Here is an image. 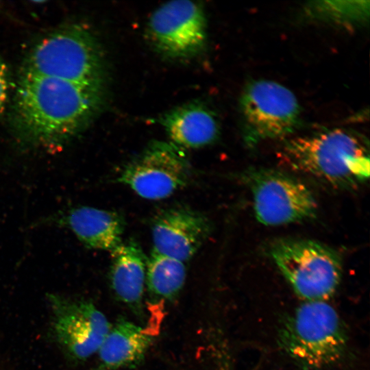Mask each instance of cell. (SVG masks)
I'll list each match as a JSON object with an SVG mask.
<instances>
[{
  "label": "cell",
  "instance_id": "8fae6325",
  "mask_svg": "<svg viewBox=\"0 0 370 370\" xmlns=\"http://www.w3.org/2000/svg\"><path fill=\"white\" fill-rule=\"evenodd\" d=\"M212 230L211 221L199 212L184 206L169 208L152 223L153 249L184 262L198 251Z\"/></svg>",
  "mask_w": 370,
  "mask_h": 370
},
{
  "label": "cell",
  "instance_id": "ac0fdd59",
  "mask_svg": "<svg viewBox=\"0 0 370 370\" xmlns=\"http://www.w3.org/2000/svg\"><path fill=\"white\" fill-rule=\"evenodd\" d=\"M9 77L7 66L0 56V114L4 110L8 96Z\"/></svg>",
  "mask_w": 370,
  "mask_h": 370
},
{
  "label": "cell",
  "instance_id": "7a4b0ae2",
  "mask_svg": "<svg viewBox=\"0 0 370 370\" xmlns=\"http://www.w3.org/2000/svg\"><path fill=\"white\" fill-rule=\"evenodd\" d=\"M278 156L286 167L336 189H353L369 176L367 143L342 129L290 138Z\"/></svg>",
  "mask_w": 370,
  "mask_h": 370
},
{
  "label": "cell",
  "instance_id": "2e32d148",
  "mask_svg": "<svg viewBox=\"0 0 370 370\" xmlns=\"http://www.w3.org/2000/svg\"><path fill=\"white\" fill-rule=\"evenodd\" d=\"M184 262L152 249L147 258L146 282L149 291L162 299H171L186 279Z\"/></svg>",
  "mask_w": 370,
  "mask_h": 370
},
{
  "label": "cell",
  "instance_id": "52a82bcc",
  "mask_svg": "<svg viewBox=\"0 0 370 370\" xmlns=\"http://www.w3.org/2000/svg\"><path fill=\"white\" fill-rule=\"evenodd\" d=\"M50 333L68 362H83L97 353L111 326L89 300L58 293L47 296Z\"/></svg>",
  "mask_w": 370,
  "mask_h": 370
},
{
  "label": "cell",
  "instance_id": "3957f363",
  "mask_svg": "<svg viewBox=\"0 0 370 370\" xmlns=\"http://www.w3.org/2000/svg\"><path fill=\"white\" fill-rule=\"evenodd\" d=\"M279 341L294 362L309 370L336 363L347 346L341 317L327 301H304L282 325Z\"/></svg>",
  "mask_w": 370,
  "mask_h": 370
},
{
  "label": "cell",
  "instance_id": "5bb4252c",
  "mask_svg": "<svg viewBox=\"0 0 370 370\" xmlns=\"http://www.w3.org/2000/svg\"><path fill=\"white\" fill-rule=\"evenodd\" d=\"M171 143L181 148H197L217 139L219 125L211 111L190 103L169 112L161 120Z\"/></svg>",
  "mask_w": 370,
  "mask_h": 370
},
{
  "label": "cell",
  "instance_id": "8992f818",
  "mask_svg": "<svg viewBox=\"0 0 370 370\" xmlns=\"http://www.w3.org/2000/svg\"><path fill=\"white\" fill-rule=\"evenodd\" d=\"M253 199L256 219L264 225H282L314 219L317 204L310 190L280 171L250 169L241 175Z\"/></svg>",
  "mask_w": 370,
  "mask_h": 370
},
{
  "label": "cell",
  "instance_id": "4fadbf2b",
  "mask_svg": "<svg viewBox=\"0 0 370 370\" xmlns=\"http://www.w3.org/2000/svg\"><path fill=\"white\" fill-rule=\"evenodd\" d=\"M111 254L110 280L116 297L125 304L141 303L146 282L147 257L134 240L122 241Z\"/></svg>",
  "mask_w": 370,
  "mask_h": 370
},
{
  "label": "cell",
  "instance_id": "5b68a950",
  "mask_svg": "<svg viewBox=\"0 0 370 370\" xmlns=\"http://www.w3.org/2000/svg\"><path fill=\"white\" fill-rule=\"evenodd\" d=\"M268 253L295 293L304 301H327L336 291L342 260L332 247L316 241L279 238Z\"/></svg>",
  "mask_w": 370,
  "mask_h": 370
},
{
  "label": "cell",
  "instance_id": "6da1fadb",
  "mask_svg": "<svg viewBox=\"0 0 370 370\" xmlns=\"http://www.w3.org/2000/svg\"><path fill=\"white\" fill-rule=\"evenodd\" d=\"M104 88L24 73L14 105L16 132L25 145L63 146L100 109Z\"/></svg>",
  "mask_w": 370,
  "mask_h": 370
},
{
  "label": "cell",
  "instance_id": "e0dca14e",
  "mask_svg": "<svg viewBox=\"0 0 370 370\" xmlns=\"http://www.w3.org/2000/svg\"><path fill=\"white\" fill-rule=\"evenodd\" d=\"M368 2V1H367ZM365 1H320L310 5V12L323 18L338 21H355L367 16L369 3Z\"/></svg>",
  "mask_w": 370,
  "mask_h": 370
},
{
  "label": "cell",
  "instance_id": "ba28073f",
  "mask_svg": "<svg viewBox=\"0 0 370 370\" xmlns=\"http://www.w3.org/2000/svg\"><path fill=\"white\" fill-rule=\"evenodd\" d=\"M240 104L244 140L249 147L289 136L299 125L300 107L296 97L275 82L249 83L244 89Z\"/></svg>",
  "mask_w": 370,
  "mask_h": 370
},
{
  "label": "cell",
  "instance_id": "30bf717a",
  "mask_svg": "<svg viewBox=\"0 0 370 370\" xmlns=\"http://www.w3.org/2000/svg\"><path fill=\"white\" fill-rule=\"evenodd\" d=\"M148 33L153 46L166 57L178 60L195 57L206 43L204 12L190 1H169L153 12Z\"/></svg>",
  "mask_w": 370,
  "mask_h": 370
},
{
  "label": "cell",
  "instance_id": "277c9868",
  "mask_svg": "<svg viewBox=\"0 0 370 370\" xmlns=\"http://www.w3.org/2000/svg\"><path fill=\"white\" fill-rule=\"evenodd\" d=\"M104 88L106 71L101 49L85 28L58 29L32 49L25 72Z\"/></svg>",
  "mask_w": 370,
  "mask_h": 370
},
{
  "label": "cell",
  "instance_id": "7c38bea8",
  "mask_svg": "<svg viewBox=\"0 0 370 370\" xmlns=\"http://www.w3.org/2000/svg\"><path fill=\"white\" fill-rule=\"evenodd\" d=\"M56 223L71 230L90 249L111 252L122 243L125 229L119 213L90 206H78L56 217Z\"/></svg>",
  "mask_w": 370,
  "mask_h": 370
},
{
  "label": "cell",
  "instance_id": "9c48e42d",
  "mask_svg": "<svg viewBox=\"0 0 370 370\" xmlns=\"http://www.w3.org/2000/svg\"><path fill=\"white\" fill-rule=\"evenodd\" d=\"M191 173L181 147L172 143L155 142L124 166L117 181L143 198L158 200L187 185Z\"/></svg>",
  "mask_w": 370,
  "mask_h": 370
},
{
  "label": "cell",
  "instance_id": "9a60e30c",
  "mask_svg": "<svg viewBox=\"0 0 370 370\" xmlns=\"http://www.w3.org/2000/svg\"><path fill=\"white\" fill-rule=\"evenodd\" d=\"M152 341L150 333L127 320L111 327L97 353L99 365L95 370H112L139 361Z\"/></svg>",
  "mask_w": 370,
  "mask_h": 370
}]
</instances>
